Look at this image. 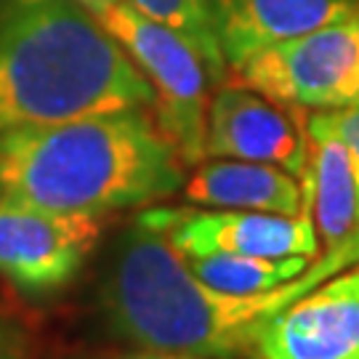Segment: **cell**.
<instances>
[{
  "label": "cell",
  "instance_id": "1",
  "mask_svg": "<svg viewBox=\"0 0 359 359\" xmlns=\"http://www.w3.org/2000/svg\"><path fill=\"white\" fill-rule=\"evenodd\" d=\"M359 261V243L325 250L298 280L256 295L203 285L163 231L136 218L123 231L102 283V309L112 330L147 351L231 359L256 351L266 322L327 274Z\"/></svg>",
  "mask_w": 359,
  "mask_h": 359
},
{
  "label": "cell",
  "instance_id": "2",
  "mask_svg": "<svg viewBox=\"0 0 359 359\" xmlns=\"http://www.w3.org/2000/svg\"><path fill=\"white\" fill-rule=\"evenodd\" d=\"M184 163L149 109L0 133L3 194L56 213L107 216L165 200Z\"/></svg>",
  "mask_w": 359,
  "mask_h": 359
},
{
  "label": "cell",
  "instance_id": "3",
  "mask_svg": "<svg viewBox=\"0 0 359 359\" xmlns=\"http://www.w3.org/2000/svg\"><path fill=\"white\" fill-rule=\"evenodd\" d=\"M154 90L77 0H0V133L149 109Z\"/></svg>",
  "mask_w": 359,
  "mask_h": 359
},
{
  "label": "cell",
  "instance_id": "4",
  "mask_svg": "<svg viewBox=\"0 0 359 359\" xmlns=\"http://www.w3.org/2000/svg\"><path fill=\"white\" fill-rule=\"evenodd\" d=\"M93 16L149 80L154 90V123L176 147L181 163L200 165L205 160L208 107L213 86L203 56L181 35L147 19L130 3H117Z\"/></svg>",
  "mask_w": 359,
  "mask_h": 359
},
{
  "label": "cell",
  "instance_id": "5",
  "mask_svg": "<svg viewBox=\"0 0 359 359\" xmlns=\"http://www.w3.org/2000/svg\"><path fill=\"white\" fill-rule=\"evenodd\" d=\"M234 83L293 109H359V19L258 51L231 69Z\"/></svg>",
  "mask_w": 359,
  "mask_h": 359
},
{
  "label": "cell",
  "instance_id": "6",
  "mask_svg": "<svg viewBox=\"0 0 359 359\" xmlns=\"http://www.w3.org/2000/svg\"><path fill=\"white\" fill-rule=\"evenodd\" d=\"M102 216L0 200V277L27 298L65 290L102 240Z\"/></svg>",
  "mask_w": 359,
  "mask_h": 359
},
{
  "label": "cell",
  "instance_id": "7",
  "mask_svg": "<svg viewBox=\"0 0 359 359\" xmlns=\"http://www.w3.org/2000/svg\"><path fill=\"white\" fill-rule=\"evenodd\" d=\"M139 218L163 231L181 256L237 253L258 258H317L320 250L311 213L277 216L253 210L149 208Z\"/></svg>",
  "mask_w": 359,
  "mask_h": 359
},
{
  "label": "cell",
  "instance_id": "8",
  "mask_svg": "<svg viewBox=\"0 0 359 359\" xmlns=\"http://www.w3.org/2000/svg\"><path fill=\"white\" fill-rule=\"evenodd\" d=\"M208 157L277 165L301 179L309 160L306 117L240 83H224L208 107Z\"/></svg>",
  "mask_w": 359,
  "mask_h": 359
},
{
  "label": "cell",
  "instance_id": "9",
  "mask_svg": "<svg viewBox=\"0 0 359 359\" xmlns=\"http://www.w3.org/2000/svg\"><path fill=\"white\" fill-rule=\"evenodd\" d=\"M253 354L261 359H359V271L335 277L274 314L261 327Z\"/></svg>",
  "mask_w": 359,
  "mask_h": 359
},
{
  "label": "cell",
  "instance_id": "10",
  "mask_svg": "<svg viewBox=\"0 0 359 359\" xmlns=\"http://www.w3.org/2000/svg\"><path fill=\"white\" fill-rule=\"evenodd\" d=\"M229 69L277 43L359 19V0H208Z\"/></svg>",
  "mask_w": 359,
  "mask_h": 359
},
{
  "label": "cell",
  "instance_id": "11",
  "mask_svg": "<svg viewBox=\"0 0 359 359\" xmlns=\"http://www.w3.org/2000/svg\"><path fill=\"white\" fill-rule=\"evenodd\" d=\"M184 197L203 208L253 210L277 216L311 213L298 176L277 165L208 157L184 181Z\"/></svg>",
  "mask_w": 359,
  "mask_h": 359
},
{
  "label": "cell",
  "instance_id": "12",
  "mask_svg": "<svg viewBox=\"0 0 359 359\" xmlns=\"http://www.w3.org/2000/svg\"><path fill=\"white\" fill-rule=\"evenodd\" d=\"M187 269L203 285L231 295H256L298 280L311 266L314 258L285 256L258 258L237 253H205V256H181Z\"/></svg>",
  "mask_w": 359,
  "mask_h": 359
},
{
  "label": "cell",
  "instance_id": "13",
  "mask_svg": "<svg viewBox=\"0 0 359 359\" xmlns=\"http://www.w3.org/2000/svg\"><path fill=\"white\" fill-rule=\"evenodd\" d=\"M128 3L147 19L168 27L170 32L187 40L203 56L216 88L226 80L229 67L224 62V53L218 46L208 0H128Z\"/></svg>",
  "mask_w": 359,
  "mask_h": 359
},
{
  "label": "cell",
  "instance_id": "14",
  "mask_svg": "<svg viewBox=\"0 0 359 359\" xmlns=\"http://www.w3.org/2000/svg\"><path fill=\"white\" fill-rule=\"evenodd\" d=\"M309 130H322L330 133L335 139L346 144L354 160L357 170V187H359V109H335V112H314L306 117Z\"/></svg>",
  "mask_w": 359,
  "mask_h": 359
},
{
  "label": "cell",
  "instance_id": "15",
  "mask_svg": "<svg viewBox=\"0 0 359 359\" xmlns=\"http://www.w3.org/2000/svg\"><path fill=\"white\" fill-rule=\"evenodd\" d=\"M0 359H27L25 330L6 317H0Z\"/></svg>",
  "mask_w": 359,
  "mask_h": 359
},
{
  "label": "cell",
  "instance_id": "16",
  "mask_svg": "<svg viewBox=\"0 0 359 359\" xmlns=\"http://www.w3.org/2000/svg\"><path fill=\"white\" fill-rule=\"evenodd\" d=\"M80 6H86L90 13H99L104 8H109V6H117V3H128V0H77Z\"/></svg>",
  "mask_w": 359,
  "mask_h": 359
},
{
  "label": "cell",
  "instance_id": "17",
  "mask_svg": "<svg viewBox=\"0 0 359 359\" xmlns=\"http://www.w3.org/2000/svg\"><path fill=\"white\" fill-rule=\"evenodd\" d=\"M126 359H197V357H187V354H165V351H147V354H133V357Z\"/></svg>",
  "mask_w": 359,
  "mask_h": 359
},
{
  "label": "cell",
  "instance_id": "18",
  "mask_svg": "<svg viewBox=\"0 0 359 359\" xmlns=\"http://www.w3.org/2000/svg\"><path fill=\"white\" fill-rule=\"evenodd\" d=\"M0 200H3V184H0Z\"/></svg>",
  "mask_w": 359,
  "mask_h": 359
},
{
  "label": "cell",
  "instance_id": "19",
  "mask_svg": "<svg viewBox=\"0 0 359 359\" xmlns=\"http://www.w3.org/2000/svg\"><path fill=\"white\" fill-rule=\"evenodd\" d=\"M253 359H261V357H256V354H253Z\"/></svg>",
  "mask_w": 359,
  "mask_h": 359
}]
</instances>
